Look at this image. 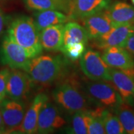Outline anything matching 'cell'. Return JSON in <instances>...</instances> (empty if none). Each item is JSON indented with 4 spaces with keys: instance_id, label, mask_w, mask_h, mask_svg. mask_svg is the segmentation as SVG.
Returning <instances> with one entry per match:
<instances>
[{
    "instance_id": "obj_1",
    "label": "cell",
    "mask_w": 134,
    "mask_h": 134,
    "mask_svg": "<svg viewBox=\"0 0 134 134\" xmlns=\"http://www.w3.org/2000/svg\"><path fill=\"white\" fill-rule=\"evenodd\" d=\"M67 61L61 55H38L30 60L24 70L33 85H50L62 77L66 72Z\"/></svg>"
},
{
    "instance_id": "obj_2",
    "label": "cell",
    "mask_w": 134,
    "mask_h": 134,
    "mask_svg": "<svg viewBox=\"0 0 134 134\" xmlns=\"http://www.w3.org/2000/svg\"><path fill=\"white\" fill-rule=\"evenodd\" d=\"M52 96L57 105L70 114L92 109V103L80 82L74 77L67 78L58 84L53 90Z\"/></svg>"
},
{
    "instance_id": "obj_3",
    "label": "cell",
    "mask_w": 134,
    "mask_h": 134,
    "mask_svg": "<svg viewBox=\"0 0 134 134\" xmlns=\"http://www.w3.org/2000/svg\"><path fill=\"white\" fill-rule=\"evenodd\" d=\"M7 32L31 59L42 54L43 48L40 42V32L33 18L27 16L17 17L11 23Z\"/></svg>"
},
{
    "instance_id": "obj_4",
    "label": "cell",
    "mask_w": 134,
    "mask_h": 134,
    "mask_svg": "<svg viewBox=\"0 0 134 134\" xmlns=\"http://www.w3.org/2000/svg\"><path fill=\"white\" fill-rule=\"evenodd\" d=\"M81 86L90 101L97 106L114 111L123 102L119 92L110 81H87Z\"/></svg>"
},
{
    "instance_id": "obj_5",
    "label": "cell",
    "mask_w": 134,
    "mask_h": 134,
    "mask_svg": "<svg viewBox=\"0 0 134 134\" xmlns=\"http://www.w3.org/2000/svg\"><path fill=\"white\" fill-rule=\"evenodd\" d=\"M80 65L83 73L91 81H110V68L101 55L94 48H88L80 58Z\"/></svg>"
},
{
    "instance_id": "obj_6",
    "label": "cell",
    "mask_w": 134,
    "mask_h": 134,
    "mask_svg": "<svg viewBox=\"0 0 134 134\" xmlns=\"http://www.w3.org/2000/svg\"><path fill=\"white\" fill-rule=\"evenodd\" d=\"M0 59L1 62L11 69L24 70L31 59L26 51L14 40L8 36H4L1 49Z\"/></svg>"
},
{
    "instance_id": "obj_7",
    "label": "cell",
    "mask_w": 134,
    "mask_h": 134,
    "mask_svg": "<svg viewBox=\"0 0 134 134\" xmlns=\"http://www.w3.org/2000/svg\"><path fill=\"white\" fill-rule=\"evenodd\" d=\"M0 109L5 127V133L19 132L26 112L24 103L11 99H4L0 101Z\"/></svg>"
},
{
    "instance_id": "obj_8",
    "label": "cell",
    "mask_w": 134,
    "mask_h": 134,
    "mask_svg": "<svg viewBox=\"0 0 134 134\" xmlns=\"http://www.w3.org/2000/svg\"><path fill=\"white\" fill-rule=\"evenodd\" d=\"M134 34V25L124 24L114 26L108 33L95 39L90 40L92 48L104 51L113 47H122L127 40Z\"/></svg>"
},
{
    "instance_id": "obj_9",
    "label": "cell",
    "mask_w": 134,
    "mask_h": 134,
    "mask_svg": "<svg viewBox=\"0 0 134 134\" xmlns=\"http://www.w3.org/2000/svg\"><path fill=\"white\" fill-rule=\"evenodd\" d=\"M33 85L26 71L20 69L9 71L6 87V95L9 99L18 101L26 99Z\"/></svg>"
},
{
    "instance_id": "obj_10",
    "label": "cell",
    "mask_w": 134,
    "mask_h": 134,
    "mask_svg": "<svg viewBox=\"0 0 134 134\" xmlns=\"http://www.w3.org/2000/svg\"><path fill=\"white\" fill-rule=\"evenodd\" d=\"M65 124L66 121L57 105L48 100L43 104L40 112L37 133H51L64 126Z\"/></svg>"
},
{
    "instance_id": "obj_11",
    "label": "cell",
    "mask_w": 134,
    "mask_h": 134,
    "mask_svg": "<svg viewBox=\"0 0 134 134\" xmlns=\"http://www.w3.org/2000/svg\"><path fill=\"white\" fill-rule=\"evenodd\" d=\"M111 3V0H71L70 19L81 21L86 17L105 11Z\"/></svg>"
},
{
    "instance_id": "obj_12",
    "label": "cell",
    "mask_w": 134,
    "mask_h": 134,
    "mask_svg": "<svg viewBox=\"0 0 134 134\" xmlns=\"http://www.w3.org/2000/svg\"><path fill=\"white\" fill-rule=\"evenodd\" d=\"M88 33L89 41L99 37L109 32L113 23L106 11H103L81 20Z\"/></svg>"
},
{
    "instance_id": "obj_13",
    "label": "cell",
    "mask_w": 134,
    "mask_h": 134,
    "mask_svg": "<svg viewBox=\"0 0 134 134\" xmlns=\"http://www.w3.org/2000/svg\"><path fill=\"white\" fill-rule=\"evenodd\" d=\"M110 81L116 88L122 101L134 105V78L122 70L110 68Z\"/></svg>"
},
{
    "instance_id": "obj_14",
    "label": "cell",
    "mask_w": 134,
    "mask_h": 134,
    "mask_svg": "<svg viewBox=\"0 0 134 134\" xmlns=\"http://www.w3.org/2000/svg\"><path fill=\"white\" fill-rule=\"evenodd\" d=\"M101 57L110 68L128 71L134 68V59L124 48L113 47L103 51Z\"/></svg>"
},
{
    "instance_id": "obj_15",
    "label": "cell",
    "mask_w": 134,
    "mask_h": 134,
    "mask_svg": "<svg viewBox=\"0 0 134 134\" xmlns=\"http://www.w3.org/2000/svg\"><path fill=\"white\" fill-rule=\"evenodd\" d=\"M48 100V97L46 94L39 93L36 95L29 109L26 110L18 133L25 134L37 133L40 112L43 104Z\"/></svg>"
},
{
    "instance_id": "obj_16",
    "label": "cell",
    "mask_w": 134,
    "mask_h": 134,
    "mask_svg": "<svg viewBox=\"0 0 134 134\" xmlns=\"http://www.w3.org/2000/svg\"><path fill=\"white\" fill-rule=\"evenodd\" d=\"M64 24L45 28L40 31V42L43 49L47 51H58L63 45Z\"/></svg>"
},
{
    "instance_id": "obj_17",
    "label": "cell",
    "mask_w": 134,
    "mask_h": 134,
    "mask_svg": "<svg viewBox=\"0 0 134 134\" xmlns=\"http://www.w3.org/2000/svg\"><path fill=\"white\" fill-rule=\"evenodd\" d=\"M114 26L124 24L134 25V6L125 2L115 1L106 10Z\"/></svg>"
},
{
    "instance_id": "obj_18",
    "label": "cell",
    "mask_w": 134,
    "mask_h": 134,
    "mask_svg": "<svg viewBox=\"0 0 134 134\" xmlns=\"http://www.w3.org/2000/svg\"><path fill=\"white\" fill-rule=\"evenodd\" d=\"M33 16L34 21L39 32L48 27L65 24L70 20L68 15L55 10L36 11Z\"/></svg>"
},
{
    "instance_id": "obj_19",
    "label": "cell",
    "mask_w": 134,
    "mask_h": 134,
    "mask_svg": "<svg viewBox=\"0 0 134 134\" xmlns=\"http://www.w3.org/2000/svg\"><path fill=\"white\" fill-rule=\"evenodd\" d=\"M28 9L34 11L55 10L69 17L71 9V0H23Z\"/></svg>"
},
{
    "instance_id": "obj_20",
    "label": "cell",
    "mask_w": 134,
    "mask_h": 134,
    "mask_svg": "<svg viewBox=\"0 0 134 134\" xmlns=\"http://www.w3.org/2000/svg\"><path fill=\"white\" fill-rule=\"evenodd\" d=\"M82 42L87 45L89 37L86 29L76 22H69L65 25L63 45Z\"/></svg>"
},
{
    "instance_id": "obj_21",
    "label": "cell",
    "mask_w": 134,
    "mask_h": 134,
    "mask_svg": "<svg viewBox=\"0 0 134 134\" xmlns=\"http://www.w3.org/2000/svg\"><path fill=\"white\" fill-rule=\"evenodd\" d=\"M113 112L121 122L125 133L134 134V110L132 105L122 102Z\"/></svg>"
},
{
    "instance_id": "obj_22",
    "label": "cell",
    "mask_w": 134,
    "mask_h": 134,
    "mask_svg": "<svg viewBox=\"0 0 134 134\" xmlns=\"http://www.w3.org/2000/svg\"><path fill=\"white\" fill-rule=\"evenodd\" d=\"M88 110H81L74 113L72 117L68 133L74 134H87L90 115Z\"/></svg>"
},
{
    "instance_id": "obj_23",
    "label": "cell",
    "mask_w": 134,
    "mask_h": 134,
    "mask_svg": "<svg viewBox=\"0 0 134 134\" xmlns=\"http://www.w3.org/2000/svg\"><path fill=\"white\" fill-rule=\"evenodd\" d=\"M103 119L105 133H125L121 122L114 113L108 109H105L103 114Z\"/></svg>"
},
{
    "instance_id": "obj_24",
    "label": "cell",
    "mask_w": 134,
    "mask_h": 134,
    "mask_svg": "<svg viewBox=\"0 0 134 134\" xmlns=\"http://www.w3.org/2000/svg\"><path fill=\"white\" fill-rule=\"evenodd\" d=\"M86 44L82 42L70 43L63 46L60 51L65 57L72 61L78 60L82 57L86 51Z\"/></svg>"
},
{
    "instance_id": "obj_25",
    "label": "cell",
    "mask_w": 134,
    "mask_h": 134,
    "mask_svg": "<svg viewBox=\"0 0 134 134\" xmlns=\"http://www.w3.org/2000/svg\"><path fill=\"white\" fill-rule=\"evenodd\" d=\"M9 71L8 68L0 70V101L4 99L6 96V87Z\"/></svg>"
},
{
    "instance_id": "obj_26",
    "label": "cell",
    "mask_w": 134,
    "mask_h": 134,
    "mask_svg": "<svg viewBox=\"0 0 134 134\" xmlns=\"http://www.w3.org/2000/svg\"><path fill=\"white\" fill-rule=\"evenodd\" d=\"M122 47L124 48L132 55V57L134 59V34L132 35L127 40V41L125 42Z\"/></svg>"
},
{
    "instance_id": "obj_27",
    "label": "cell",
    "mask_w": 134,
    "mask_h": 134,
    "mask_svg": "<svg viewBox=\"0 0 134 134\" xmlns=\"http://www.w3.org/2000/svg\"><path fill=\"white\" fill-rule=\"evenodd\" d=\"M5 24V17L3 11L0 9V35L3 32V28Z\"/></svg>"
},
{
    "instance_id": "obj_28",
    "label": "cell",
    "mask_w": 134,
    "mask_h": 134,
    "mask_svg": "<svg viewBox=\"0 0 134 134\" xmlns=\"http://www.w3.org/2000/svg\"><path fill=\"white\" fill-rule=\"evenodd\" d=\"M1 133H5V127L4 125V122H3L1 109H0V134Z\"/></svg>"
},
{
    "instance_id": "obj_29",
    "label": "cell",
    "mask_w": 134,
    "mask_h": 134,
    "mask_svg": "<svg viewBox=\"0 0 134 134\" xmlns=\"http://www.w3.org/2000/svg\"><path fill=\"white\" fill-rule=\"evenodd\" d=\"M130 1H131V2H132V4L134 5V0H130Z\"/></svg>"
},
{
    "instance_id": "obj_30",
    "label": "cell",
    "mask_w": 134,
    "mask_h": 134,
    "mask_svg": "<svg viewBox=\"0 0 134 134\" xmlns=\"http://www.w3.org/2000/svg\"><path fill=\"white\" fill-rule=\"evenodd\" d=\"M6 1V0H0V2H1V1Z\"/></svg>"
}]
</instances>
